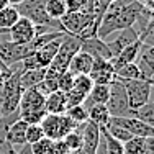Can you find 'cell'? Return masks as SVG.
<instances>
[{
	"label": "cell",
	"mask_w": 154,
	"mask_h": 154,
	"mask_svg": "<svg viewBox=\"0 0 154 154\" xmlns=\"http://www.w3.org/2000/svg\"><path fill=\"white\" fill-rule=\"evenodd\" d=\"M66 95L61 90H56V92L46 95L45 100V110L49 115H62L66 112Z\"/></svg>",
	"instance_id": "obj_18"
},
{
	"label": "cell",
	"mask_w": 154,
	"mask_h": 154,
	"mask_svg": "<svg viewBox=\"0 0 154 154\" xmlns=\"http://www.w3.org/2000/svg\"><path fill=\"white\" fill-rule=\"evenodd\" d=\"M45 100L46 97L39 90H36V87L23 90L20 98V105H18L20 118L23 122H26L28 125H39L41 120L46 116Z\"/></svg>",
	"instance_id": "obj_2"
},
{
	"label": "cell",
	"mask_w": 154,
	"mask_h": 154,
	"mask_svg": "<svg viewBox=\"0 0 154 154\" xmlns=\"http://www.w3.org/2000/svg\"><path fill=\"white\" fill-rule=\"evenodd\" d=\"M36 90H39L43 95H49L53 92L57 90V77H49V75H45V79L36 85Z\"/></svg>",
	"instance_id": "obj_29"
},
{
	"label": "cell",
	"mask_w": 154,
	"mask_h": 154,
	"mask_svg": "<svg viewBox=\"0 0 154 154\" xmlns=\"http://www.w3.org/2000/svg\"><path fill=\"white\" fill-rule=\"evenodd\" d=\"M141 46H143V43H141V39L138 38L134 43H131V45L126 46L123 51H120L116 56H113L112 59H110L113 69H118L120 66L128 64V62H134V59H136V56L139 53V49H141Z\"/></svg>",
	"instance_id": "obj_16"
},
{
	"label": "cell",
	"mask_w": 154,
	"mask_h": 154,
	"mask_svg": "<svg viewBox=\"0 0 154 154\" xmlns=\"http://www.w3.org/2000/svg\"><path fill=\"white\" fill-rule=\"evenodd\" d=\"M120 80V79H118ZM125 90H126L128 103L131 110H136L148 103L152 97V82L144 79H134V80H122Z\"/></svg>",
	"instance_id": "obj_4"
},
{
	"label": "cell",
	"mask_w": 154,
	"mask_h": 154,
	"mask_svg": "<svg viewBox=\"0 0 154 154\" xmlns=\"http://www.w3.org/2000/svg\"><path fill=\"white\" fill-rule=\"evenodd\" d=\"M94 64V57L89 56L85 51H79L75 53V56L71 59V64H69V72H72L74 75L79 74H89L90 69H92Z\"/></svg>",
	"instance_id": "obj_17"
},
{
	"label": "cell",
	"mask_w": 154,
	"mask_h": 154,
	"mask_svg": "<svg viewBox=\"0 0 154 154\" xmlns=\"http://www.w3.org/2000/svg\"><path fill=\"white\" fill-rule=\"evenodd\" d=\"M141 5H144V7H148V8H151L152 10V0H138Z\"/></svg>",
	"instance_id": "obj_37"
},
{
	"label": "cell",
	"mask_w": 154,
	"mask_h": 154,
	"mask_svg": "<svg viewBox=\"0 0 154 154\" xmlns=\"http://www.w3.org/2000/svg\"><path fill=\"white\" fill-rule=\"evenodd\" d=\"M5 77H7V74H5V72H3V71H2V69H0V84L3 82V79H5Z\"/></svg>",
	"instance_id": "obj_39"
},
{
	"label": "cell",
	"mask_w": 154,
	"mask_h": 154,
	"mask_svg": "<svg viewBox=\"0 0 154 154\" xmlns=\"http://www.w3.org/2000/svg\"><path fill=\"white\" fill-rule=\"evenodd\" d=\"M139 38V33L134 30V26H130V28H125V30H120L116 33H112L108 38H105V45L110 49L112 53V57L116 56L120 51H123L126 46H130L131 43H134L136 39Z\"/></svg>",
	"instance_id": "obj_7"
},
{
	"label": "cell",
	"mask_w": 154,
	"mask_h": 154,
	"mask_svg": "<svg viewBox=\"0 0 154 154\" xmlns=\"http://www.w3.org/2000/svg\"><path fill=\"white\" fill-rule=\"evenodd\" d=\"M46 75V67H36V69H28L20 74V85L23 90L33 89L36 87Z\"/></svg>",
	"instance_id": "obj_19"
},
{
	"label": "cell",
	"mask_w": 154,
	"mask_h": 154,
	"mask_svg": "<svg viewBox=\"0 0 154 154\" xmlns=\"http://www.w3.org/2000/svg\"><path fill=\"white\" fill-rule=\"evenodd\" d=\"M80 133H82V151L94 154L97 148L98 141H100V126H97L90 120L80 123Z\"/></svg>",
	"instance_id": "obj_11"
},
{
	"label": "cell",
	"mask_w": 154,
	"mask_h": 154,
	"mask_svg": "<svg viewBox=\"0 0 154 154\" xmlns=\"http://www.w3.org/2000/svg\"><path fill=\"white\" fill-rule=\"evenodd\" d=\"M8 5V2H7V0H0V10L3 8V7H7Z\"/></svg>",
	"instance_id": "obj_40"
},
{
	"label": "cell",
	"mask_w": 154,
	"mask_h": 154,
	"mask_svg": "<svg viewBox=\"0 0 154 154\" xmlns=\"http://www.w3.org/2000/svg\"><path fill=\"white\" fill-rule=\"evenodd\" d=\"M133 118H138V120H141V122H144L146 125L154 126V105H152V100H149L148 103H144L143 107L133 110Z\"/></svg>",
	"instance_id": "obj_24"
},
{
	"label": "cell",
	"mask_w": 154,
	"mask_h": 154,
	"mask_svg": "<svg viewBox=\"0 0 154 154\" xmlns=\"http://www.w3.org/2000/svg\"><path fill=\"white\" fill-rule=\"evenodd\" d=\"M116 126L126 130L131 136H141V138H149L154 136V126L151 125H146L144 122L133 116H110V122Z\"/></svg>",
	"instance_id": "obj_6"
},
{
	"label": "cell",
	"mask_w": 154,
	"mask_h": 154,
	"mask_svg": "<svg viewBox=\"0 0 154 154\" xmlns=\"http://www.w3.org/2000/svg\"><path fill=\"white\" fill-rule=\"evenodd\" d=\"M80 45H82V39L77 35H69V33H66L61 38L59 49H57L53 62L46 67V75L59 77L62 72L67 71L69 64H71V59L75 56V53L80 51Z\"/></svg>",
	"instance_id": "obj_1"
},
{
	"label": "cell",
	"mask_w": 154,
	"mask_h": 154,
	"mask_svg": "<svg viewBox=\"0 0 154 154\" xmlns=\"http://www.w3.org/2000/svg\"><path fill=\"white\" fill-rule=\"evenodd\" d=\"M7 2H8V5H12V7H18L23 0H7Z\"/></svg>",
	"instance_id": "obj_38"
},
{
	"label": "cell",
	"mask_w": 154,
	"mask_h": 154,
	"mask_svg": "<svg viewBox=\"0 0 154 154\" xmlns=\"http://www.w3.org/2000/svg\"><path fill=\"white\" fill-rule=\"evenodd\" d=\"M123 151L125 154H154V136H133L130 141L123 143Z\"/></svg>",
	"instance_id": "obj_13"
},
{
	"label": "cell",
	"mask_w": 154,
	"mask_h": 154,
	"mask_svg": "<svg viewBox=\"0 0 154 154\" xmlns=\"http://www.w3.org/2000/svg\"><path fill=\"white\" fill-rule=\"evenodd\" d=\"M80 51H85L89 56H92L94 59H112V53L105 45V41H102L100 38L94 36V38L82 39L80 45Z\"/></svg>",
	"instance_id": "obj_12"
},
{
	"label": "cell",
	"mask_w": 154,
	"mask_h": 154,
	"mask_svg": "<svg viewBox=\"0 0 154 154\" xmlns=\"http://www.w3.org/2000/svg\"><path fill=\"white\" fill-rule=\"evenodd\" d=\"M64 113L71 120H74L77 125H80V123H84V122H87V120H89V113H87V110L84 108L82 105H74V107H69Z\"/></svg>",
	"instance_id": "obj_28"
},
{
	"label": "cell",
	"mask_w": 154,
	"mask_h": 154,
	"mask_svg": "<svg viewBox=\"0 0 154 154\" xmlns=\"http://www.w3.org/2000/svg\"><path fill=\"white\" fill-rule=\"evenodd\" d=\"M100 131H102L103 139H105L107 154H125V151H123V143H120V141H116L115 138H112L107 133V130H105V128H100Z\"/></svg>",
	"instance_id": "obj_26"
},
{
	"label": "cell",
	"mask_w": 154,
	"mask_h": 154,
	"mask_svg": "<svg viewBox=\"0 0 154 154\" xmlns=\"http://www.w3.org/2000/svg\"><path fill=\"white\" fill-rule=\"evenodd\" d=\"M89 77L94 84L110 85L115 80V69L108 59H94L92 69L89 72Z\"/></svg>",
	"instance_id": "obj_10"
},
{
	"label": "cell",
	"mask_w": 154,
	"mask_h": 154,
	"mask_svg": "<svg viewBox=\"0 0 154 154\" xmlns=\"http://www.w3.org/2000/svg\"><path fill=\"white\" fill-rule=\"evenodd\" d=\"M89 120L92 123H95L97 126H107L108 122H110V113H108V108L107 105H94L90 107L89 110Z\"/></svg>",
	"instance_id": "obj_20"
},
{
	"label": "cell",
	"mask_w": 154,
	"mask_h": 154,
	"mask_svg": "<svg viewBox=\"0 0 154 154\" xmlns=\"http://www.w3.org/2000/svg\"><path fill=\"white\" fill-rule=\"evenodd\" d=\"M20 18V13H18L17 7L7 5L0 10V30H8L13 25L17 23V20Z\"/></svg>",
	"instance_id": "obj_22"
},
{
	"label": "cell",
	"mask_w": 154,
	"mask_h": 154,
	"mask_svg": "<svg viewBox=\"0 0 154 154\" xmlns=\"http://www.w3.org/2000/svg\"><path fill=\"white\" fill-rule=\"evenodd\" d=\"M89 0H66V7H67V12H80L84 10V7L87 5Z\"/></svg>",
	"instance_id": "obj_35"
},
{
	"label": "cell",
	"mask_w": 154,
	"mask_h": 154,
	"mask_svg": "<svg viewBox=\"0 0 154 154\" xmlns=\"http://www.w3.org/2000/svg\"><path fill=\"white\" fill-rule=\"evenodd\" d=\"M64 36V35H62ZM61 36V38H62ZM61 38H57V39H53V41H49V43H46L45 46H41L38 51H36L33 56H35V59L36 62H38V66L39 67H48V66L53 62L54 59V56H56V53H57V49H59V45H61Z\"/></svg>",
	"instance_id": "obj_15"
},
{
	"label": "cell",
	"mask_w": 154,
	"mask_h": 154,
	"mask_svg": "<svg viewBox=\"0 0 154 154\" xmlns=\"http://www.w3.org/2000/svg\"><path fill=\"white\" fill-rule=\"evenodd\" d=\"M17 154H33V152H31V146L28 144V143L21 144V146H20V151H18Z\"/></svg>",
	"instance_id": "obj_36"
},
{
	"label": "cell",
	"mask_w": 154,
	"mask_h": 154,
	"mask_svg": "<svg viewBox=\"0 0 154 154\" xmlns=\"http://www.w3.org/2000/svg\"><path fill=\"white\" fill-rule=\"evenodd\" d=\"M115 77L120 80H134L141 79V74L134 62H128V64H123L118 69H115Z\"/></svg>",
	"instance_id": "obj_23"
},
{
	"label": "cell",
	"mask_w": 154,
	"mask_h": 154,
	"mask_svg": "<svg viewBox=\"0 0 154 154\" xmlns=\"http://www.w3.org/2000/svg\"><path fill=\"white\" fill-rule=\"evenodd\" d=\"M72 87L79 92H82L84 95H89L90 89L94 87V82L89 77V74H79V75H74V85Z\"/></svg>",
	"instance_id": "obj_27"
},
{
	"label": "cell",
	"mask_w": 154,
	"mask_h": 154,
	"mask_svg": "<svg viewBox=\"0 0 154 154\" xmlns=\"http://www.w3.org/2000/svg\"><path fill=\"white\" fill-rule=\"evenodd\" d=\"M62 141L66 143V146H67L69 151H79L80 148H82V133H80V125L75 128V130H72L69 134H66L64 138H62Z\"/></svg>",
	"instance_id": "obj_25"
},
{
	"label": "cell",
	"mask_w": 154,
	"mask_h": 154,
	"mask_svg": "<svg viewBox=\"0 0 154 154\" xmlns=\"http://www.w3.org/2000/svg\"><path fill=\"white\" fill-rule=\"evenodd\" d=\"M66 95V107H74V105H82V102L85 100L87 95H84L82 92H79V90H75L74 87H72L71 90H67V92H64ZM66 108V110H67Z\"/></svg>",
	"instance_id": "obj_31"
},
{
	"label": "cell",
	"mask_w": 154,
	"mask_h": 154,
	"mask_svg": "<svg viewBox=\"0 0 154 154\" xmlns=\"http://www.w3.org/2000/svg\"><path fill=\"white\" fill-rule=\"evenodd\" d=\"M39 126L43 128V133H45L46 138L53 139H62L66 134H69L72 130H75L79 125H77L74 120H71L66 113L62 115H49L46 113V116L41 120Z\"/></svg>",
	"instance_id": "obj_3"
},
{
	"label": "cell",
	"mask_w": 154,
	"mask_h": 154,
	"mask_svg": "<svg viewBox=\"0 0 154 154\" xmlns=\"http://www.w3.org/2000/svg\"><path fill=\"white\" fill-rule=\"evenodd\" d=\"M8 39L17 45H26L36 36V25L28 18L20 17L12 28H8Z\"/></svg>",
	"instance_id": "obj_8"
},
{
	"label": "cell",
	"mask_w": 154,
	"mask_h": 154,
	"mask_svg": "<svg viewBox=\"0 0 154 154\" xmlns=\"http://www.w3.org/2000/svg\"><path fill=\"white\" fill-rule=\"evenodd\" d=\"M134 64L139 69L141 79L152 82V77H154V46L143 45L139 53H138V56H136V59H134Z\"/></svg>",
	"instance_id": "obj_9"
},
{
	"label": "cell",
	"mask_w": 154,
	"mask_h": 154,
	"mask_svg": "<svg viewBox=\"0 0 154 154\" xmlns=\"http://www.w3.org/2000/svg\"><path fill=\"white\" fill-rule=\"evenodd\" d=\"M48 154H71V151L67 149V146L62 139H56V141H53Z\"/></svg>",
	"instance_id": "obj_34"
},
{
	"label": "cell",
	"mask_w": 154,
	"mask_h": 154,
	"mask_svg": "<svg viewBox=\"0 0 154 154\" xmlns=\"http://www.w3.org/2000/svg\"><path fill=\"white\" fill-rule=\"evenodd\" d=\"M51 144H53V139H49V138H41L39 141H36V143H33L31 146V152L33 154H48V151H49V148H51Z\"/></svg>",
	"instance_id": "obj_33"
},
{
	"label": "cell",
	"mask_w": 154,
	"mask_h": 154,
	"mask_svg": "<svg viewBox=\"0 0 154 154\" xmlns=\"http://www.w3.org/2000/svg\"><path fill=\"white\" fill-rule=\"evenodd\" d=\"M41 138H45L43 128L39 126V125H28L26 133H25V141H26L28 144H33V143L39 141Z\"/></svg>",
	"instance_id": "obj_30"
},
{
	"label": "cell",
	"mask_w": 154,
	"mask_h": 154,
	"mask_svg": "<svg viewBox=\"0 0 154 154\" xmlns=\"http://www.w3.org/2000/svg\"><path fill=\"white\" fill-rule=\"evenodd\" d=\"M72 85H74V74H72V72L66 71L57 77V90L67 92V90L72 89Z\"/></svg>",
	"instance_id": "obj_32"
},
{
	"label": "cell",
	"mask_w": 154,
	"mask_h": 154,
	"mask_svg": "<svg viewBox=\"0 0 154 154\" xmlns=\"http://www.w3.org/2000/svg\"><path fill=\"white\" fill-rule=\"evenodd\" d=\"M108 87H110V94L105 105L108 108L110 116H133V110L130 108L126 90H125L122 80H118L115 77V80Z\"/></svg>",
	"instance_id": "obj_5"
},
{
	"label": "cell",
	"mask_w": 154,
	"mask_h": 154,
	"mask_svg": "<svg viewBox=\"0 0 154 154\" xmlns=\"http://www.w3.org/2000/svg\"><path fill=\"white\" fill-rule=\"evenodd\" d=\"M28 123L23 122L21 118H17L13 123L8 125V128L5 130V141L10 143L12 146H21L25 144V133H26Z\"/></svg>",
	"instance_id": "obj_14"
},
{
	"label": "cell",
	"mask_w": 154,
	"mask_h": 154,
	"mask_svg": "<svg viewBox=\"0 0 154 154\" xmlns=\"http://www.w3.org/2000/svg\"><path fill=\"white\" fill-rule=\"evenodd\" d=\"M45 8H46L48 17H49L51 20H57V21L67 13L66 0H46Z\"/></svg>",
	"instance_id": "obj_21"
}]
</instances>
